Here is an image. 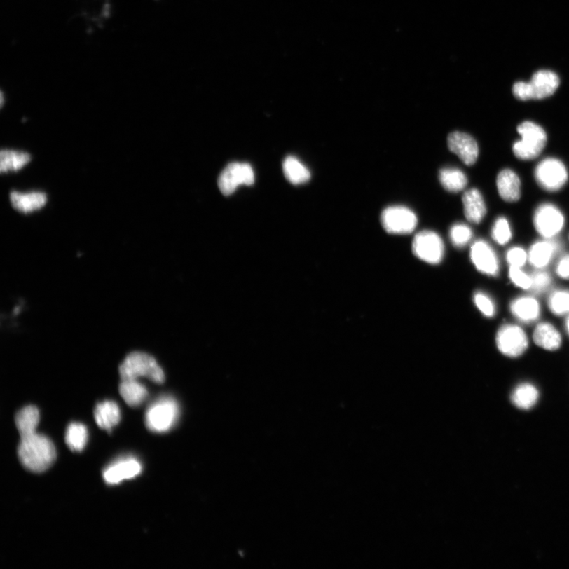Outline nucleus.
<instances>
[{"label":"nucleus","mask_w":569,"mask_h":569,"mask_svg":"<svg viewBox=\"0 0 569 569\" xmlns=\"http://www.w3.org/2000/svg\"><path fill=\"white\" fill-rule=\"evenodd\" d=\"M535 343L540 348L555 350L558 349L561 344V336L555 327L547 323L537 325L534 332Z\"/></svg>","instance_id":"23"},{"label":"nucleus","mask_w":569,"mask_h":569,"mask_svg":"<svg viewBox=\"0 0 569 569\" xmlns=\"http://www.w3.org/2000/svg\"><path fill=\"white\" fill-rule=\"evenodd\" d=\"M254 181V171L249 164L234 163L228 165L221 172L218 184L222 194L230 196L239 185H252Z\"/></svg>","instance_id":"8"},{"label":"nucleus","mask_w":569,"mask_h":569,"mask_svg":"<svg viewBox=\"0 0 569 569\" xmlns=\"http://www.w3.org/2000/svg\"><path fill=\"white\" fill-rule=\"evenodd\" d=\"M556 273L565 280H569V255H566L561 259L556 268Z\"/></svg>","instance_id":"37"},{"label":"nucleus","mask_w":569,"mask_h":569,"mask_svg":"<svg viewBox=\"0 0 569 569\" xmlns=\"http://www.w3.org/2000/svg\"><path fill=\"white\" fill-rule=\"evenodd\" d=\"M462 203L467 219L472 224H480L486 214V203L480 191L475 188L467 190L463 194Z\"/></svg>","instance_id":"16"},{"label":"nucleus","mask_w":569,"mask_h":569,"mask_svg":"<svg viewBox=\"0 0 569 569\" xmlns=\"http://www.w3.org/2000/svg\"><path fill=\"white\" fill-rule=\"evenodd\" d=\"M536 231L543 238L550 239L558 234L565 225L564 215L552 204H542L536 210L534 216Z\"/></svg>","instance_id":"9"},{"label":"nucleus","mask_w":569,"mask_h":569,"mask_svg":"<svg viewBox=\"0 0 569 569\" xmlns=\"http://www.w3.org/2000/svg\"><path fill=\"white\" fill-rule=\"evenodd\" d=\"M178 416L177 402L170 397L160 398L148 408L146 425L151 431L165 432L176 424Z\"/></svg>","instance_id":"4"},{"label":"nucleus","mask_w":569,"mask_h":569,"mask_svg":"<svg viewBox=\"0 0 569 569\" xmlns=\"http://www.w3.org/2000/svg\"><path fill=\"white\" fill-rule=\"evenodd\" d=\"M120 394L126 404L132 407L142 405L148 397L146 388L137 380H122Z\"/></svg>","instance_id":"21"},{"label":"nucleus","mask_w":569,"mask_h":569,"mask_svg":"<svg viewBox=\"0 0 569 569\" xmlns=\"http://www.w3.org/2000/svg\"><path fill=\"white\" fill-rule=\"evenodd\" d=\"M381 224L391 234L412 233L418 225V219L411 210L403 206L387 207L381 216Z\"/></svg>","instance_id":"7"},{"label":"nucleus","mask_w":569,"mask_h":569,"mask_svg":"<svg viewBox=\"0 0 569 569\" xmlns=\"http://www.w3.org/2000/svg\"><path fill=\"white\" fill-rule=\"evenodd\" d=\"M527 252L522 247H513L507 254V261L512 267L521 268L528 261Z\"/></svg>","instance_id":"35"},{"label":"nucleus","mask_w":569,"mask_h":569,"mask_svg":"<svg viewBox=\"0 0 569 569\" xmlns=\"http://www.w3.org/2000/svg\"><path fill=\"white\" fill-rule=\"evenodd\" d=\"M40 420V413L36 406L24 407L17 413L15 423L21 437L35 434Z\"/></svg>","instance_id":"22"},{"label":"nucleus","mask_w":569,"mask_h":569,"mask_svg":"<svg viewBox=\"0 0 569 569\" xmlns=\"http://www.w3.org/2000/svg\"><path fill=\"white\" fill-rule=\"evenodd\" d=\"M560 245L554 241H540L532 245L528 259L536 268H545L558 251Z\"/></svg>","instance_id":"18"},{"label":"nucleus","mask_w":569,"mask_h":569,"mask_svg":"<svg viewBox=\"0 0 569 569\" xmlns=\"http://www.w3.org/2000/svg\"><path fill=\"white\" fill-rule=\"evenodd\" d=\"M549 306L555 315H563L569 313V292L558 290L554 292L549 299Z\"/></svg>","instance_id":"29"},{"label":"nucleus","mask_w":569,"mask_h":569,"mask_svg":"<svg viewBox=\"0 0 569 569\" xmlns=\"http://www.w3.org/2000/svg\"><path fill=\"white\" fill-rule=\"evenodd\" d=\"M141 472V463L134 458H128L116 462L107 468L103 473V478L108 484L116 485L123 480L136 477Z\"/></svg>","instance_id":"13"},{"label":"nucleus","mask_w":569,"mask_h":569,"mask_svg":"<svg viewBox=\"0 0 569 569\" xmlns=\"http://www.w3.org/2000/svg\"><path fill=\"white\" fill-rule=\"evenodd\" d=\"M471 258L475 268L487 275H497L499 263L492 247L484 240H478L472 245Z\"/></svg>","instance_id":"12"},{"label":"nucleus","mask_w":569,"mask_h":569,"mask_svg":"<svg viewBox=\"0 0 569 569\" xmlns=\"http://www.w3.org/2000/svg\"><path fill=\"white\" fill-rule=\"evenodd\" d=\"M95 418L101 429L111 430L121 419L120 407L114 401L102 402L95 408Z\"/></svg>","instance_id":"17"},{"label":"nucleus","mask_w":569,"mask_h":569,"mask_svg":"<svg viewBox=\"0 0 569 569\" xmlns=\"http://www.w3.org/2000/svg\"><path fill=\"white\" fill-rule=\"evenodd\" d=\"M566 329H567V331H568V334H569V317H568V319L567 320V322H566Z\"/></svg>","instance_id":"38"},{"label":"nucleus","mask_w":569,"mask_h":569,"mask_svg":"<svg viewBox=\"0 0 569 569\" xmlns=\"http://www.w3.org/2000/svg\"><path fill=\"white\" fill-rule=\"evenodd\" d=\"M498 193L502 199L509 203H514L521 196V182L514 171L504 170L500 172L497 179Z\"/></svg>","instance_id":"15"},{"label":"nucleus","mask_w":569,"mask_h":569,"mask_svg":"<svg viewBox=\"0 0 569 569\" xmlns=\"http://www.w3.org/2000/svg\"><path fill=\"white\" fill-rule=\"evenodd\" d=\"M530 84L532 98L540 100L554 94L560 85V79L554 72L540 71L532 77Z\"/></svg>","instance_id":"14"},{"label":"nucleus","mask_w":569,"mask_h":569,"mask_svg":"<svg viewBox=\"0 0 569 569\" xmlns=\"http://www.w3.org/2000/svg\"><path fill=\"white\" fill-rule=\"evenodd\" d=\"M18 453L24 467L35 473L47 471L57 458V451L50 439L36 432L21 437Z\"/></svg>","instance_id":"1"},{"label":"nucleus","mask_w":569,"mask_h":569,"mask_svg":"<svg viewBox=\"0 0 569 569\" xmlns=\"http://www.w3.org/2000/svg\"><path fill=\"white\" fill-rule=\"evenodd\" d=\"M31 156L28 153L2 151L0 153V171L7 172L20 170L30 162Z\"/></svg>","instance_id":"26"},{"label":"nucleus","mask_w":569,"mask_h":569,"mask_svg":"<svg viewBox=\"0 0 569 569\" xmlns=\"http://www.w3.org/2000/svg\"><path fill=\"white\" fill-rule=\"evenodd\" d=\"M474 303L486 317H493L495 313V306L492 300L487 295L481 292L476 294L474 295Z\"/></svg>","instance_id":"34"},{"label":"nucleus","mask_w":569,"mask_h":569,"mask_svg":"<svg viewBox=\"0 0 569 569\" xmlns=\"http://www.w3.org/2000/svg\"><path fill=\"white\" fill-rule=\"evenodd\" d=\"M10 199L12 206L22 213L33 212L44 207L47 203V196L43 193L22 194L12 191Z\"/></svg>","instance_id":"19"},{"label":"nucleus","mask_w":569,"mask_h":569,"mask_svg":"<svg viewBox=\"0 0 569 569\" xmlns=\"http://www.w3.org/2000/svg\"><path fill=\"white\" fill-rule=\"evenodd\" d=\"M510 280L516 286L522 289H528L531 287V277L524 273V272L518 267H512L511 266L509 270Z\"/></svg>","instance_id":"33"},{"label":"nucleus","mask_w":569,"mask_h":569,"mask_svg":"<svg viewBox=\"0 0 569 569\" xmlns=\"http://www.w3.org/2000/svg\"><path fill=\"white\" fill-rule=\"evenodd\" d=\"M492 237L499 245H506L512 238V231L508 220L499 218L493 227Z\"/></svg>","instance_id":"31"},{"label":"nucleus","mask_w":569,"mask_h":569,"mask_svg":"<svg viewBox=\"0 0 569 569\" xmlns=\"http://www.w3.org/2000/svg\"><path fill=\"white\" fill-rule=\"evenodd\" d=\"M513 94L521 101H528L532 98V90L530 83L519 82L513 85Z\"/></svg>","instance_id":"36"},{"label":"nucleus","mask_w":569,"mask_h":569,"mask_svg":"<svg viewBox=\"0 0 569 569\" xmlns=\"http://www.w3.org/2000/svg\"><path fill=\"white\" fill-rule=\"evenodd\" d=\"M451 243L455 247H465L473 236L471 228L465 224H455L451 228L449 233Z\"/></svg>","instance_id":"30"},{"label":"nucleus","mask_w":569,"mask_h":569,"mask_svg":"<svg viewBox=\"0 0 569 569\" xmlns=\"http://www.w3.org/2000/svg\"><path fill=\"white\" fill-rule=\"evenodd\" d=\"M532 292L541 294L549 287L551 284V277L545 271H537L531 276Z\"/></svg>","instance_id":"32"},{"label":"nucleus","mask_w":569,"mask_h":569,"mask_svg":"<svg viewBox=\"0 0 569 569\" xmlns=\"http://www.w3.org/2000/svg\"><path fill=\"white\" fill-rule=\"evenodd\" d=\"M284 175L293 184H301L310 180V172L300 160L293 156H289L283 163Z\"/></svg>","instance_id":"24"},{"label":"nucleus","mask_w":569,"mask_h":569,"mask_svg":"<svg viewBox=\"0 0 569 569\" xmlns=\"http://www.w3.org/2000/svg\"><path fill=\"white\" fill-rule=\"evenodd\" d=\"M521 140L513 144V153L519 159L533 160L540 156L545 148L547 136L544 129L531 121H524L518 126Z\"/></svg>","instance_id":"2"},{"label":"nucleus","mask_w":569,"mask_h":569,"mask_svg":"<svg viewBox=\"0 0 569 569\" xmlns=\"http://www.w3.org/2000/svg\"><path fill=\"white\" fill-rule=\"evenodd\" d=\"M497 345L503 355L516 357L521 355L527 350L528 340L521 327L516 325H505L498 333Z\"/></svg>","instance_id":"10"},{"label":"nucleus","mask_w":569,"mask_h":569,"mask_svg":"<svg viewBox=\"0 0 569 569\" xmlns=\"http://www.w3.org/2000/svg\"><path fill=\"white\" fill-rule=\"evenodd\" d=\"M511 311L522 322L530 323L540 317V306L536 299L524 296L513 301Z\"/></svg>","instance_id":"20"},{"label":"nucleus","mask_w":569,"mask_h":569,"mask_svg":"<svg viewBox=\"0 0 569 569\" xmlns=\"http://www.w3.org/2000/svg\"><path fill=\"white\" fill-rule=\"evenodd\" d=\"M413 254L420 261L430 264H438L444 255L442 239L435 232L424 231L414 237L412 243Z\"/></svg>","instance_id":"6"},{"label":"nucleus","mask_w":569,"mask_h":569,"mask_svg":"<svg viewBox=\"0 0 569 569\" xmlns=\"http://www.w3.org/2000/svg\"><path fill=\"white\" fill-rule=\"evenodd\" d=\"M539 398L537 390L529 383H523L516 388L512 394V402L521 409H529L533 406Z\"/></svg>","instance_id":"28"},{"label":"nucleus","mask_w":569,"mask_h":569,"mask_svg":"<svg viewBox=\"0 0 569 569\" xmlns=\"http://www.w3.org/2000/svg\"><path fill=\"white\" fill-rule=\"evenodd\" d=\"M67 446L73 451H82L88 441V431L81 423H71L68 426L65 437Z\"/></svg>","instance_id":"27"},{"label":"nucleus","mask_w":569,"mask_h":569,"mask_svg":"<svg viewBox=\"0 0 569 569\" xmlns=\"http://www.w3.org/2000/svg\"><path fill=\"white\" fill-rule=\"evenodd\" d=\"M448 145L450 151L467 165H474L479 158L478 144L468 134L460 132L451 133L448 138Z\"/></svg>","instance_id":"11"},{"label":"nucleus","mask_w":569,"mask_h":569,"mask_svg":"<svg viewBox=\"0 0 569 569\" xmlns=\"http://www.w3.org/2000/svg\"><path fill=\"white\" fill-rule=\"evenodd\" d=\"M120 374L122 380H137L146 376L157 383L165 381V374L156 360L145 352H134L130 354L121 364Z\"/></svg>","instance_id":"3"},{"label":"nucleus","mask_w":569,"mask_h":569,"mask_svg":"<svg viewBox=\"0 0 569 569\" xmlns=\"http://www.w3.org/2000/svg\"><path fill=\"white\" fill-rule=\"evenodd\" d=\"M439 180L450 193H459L467 187V178L465 173L455 168H444L439 172Z\"/></svg>","instance_id":"25"},{"label":"nucleus","mask_w":569,"mask_h":569,"mask_svg":"<svg viewBox=\"0 0 569 569\" xmlns=\"http://www.w3.org/2000/svg\"><path fill=\"white\" fill-rule=\"evenodd\" d=\"M535 177L542 188L556 191L565 186L568 174L564 163L558 159L549 158L537 165Z\"/></svg>","instance_id":"5"}]
</instances>
